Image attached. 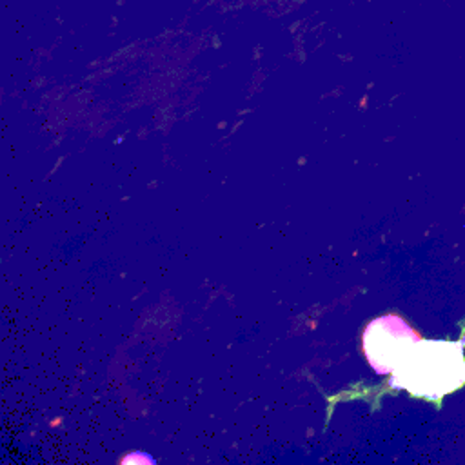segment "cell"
<instances>
[{
    "mask_svg": "<svg viewBox=\"0 0 465 465\" xmlns=\"http://www.w3.org/2000/svg\"><path fill=\"white\" fill-rule=\"evenodd\" d=\"M420 340V334L405 320L396 314H385L365 327L361 345L371 367L378 374H391Z\"/></svg>",
    "mask_w": 465,
    "mask_h": 465,
    "instance_id": "2",
    "label": "cell"
},
{
    "mask_svg": "<svg viewBox=\"0 0 465 465\" xmlns=\"http://www.w3.org/2000/svg\"><path fill=\"white\" fill-rule=\"evenodd\" d=\"M391 383L412 396L440 400L465 383L461 343L449 340H420L391 372Z\"/></svg>",
    "mask_w": 465,
    "mask_h": 465,
    "instance_id": "1",
    "label": "cell"
}]
</instances>
